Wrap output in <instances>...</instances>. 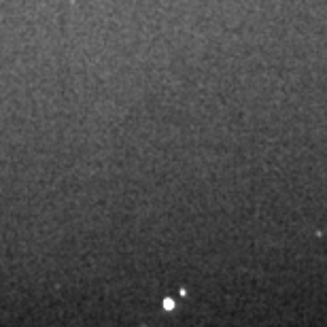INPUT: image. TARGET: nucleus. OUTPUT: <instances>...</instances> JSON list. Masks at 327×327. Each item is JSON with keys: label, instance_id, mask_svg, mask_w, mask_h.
<instances>
[{"label": "nucleus", "instance_id": "nucleus-1", "mask_svg": "<svg viewBox=\"0 0 327 327\" xmlns=\"http://www.w3.org/2000/svg\"><path fill=\"white\" fill-rule=\"evenodd\" d=\"M164 306H166V308H168V310H170V308H172V306H174V302H172V299H166V302H164Z\"/></svg>", "mask_w": 327, "mask_h": 327}]
</instances>
